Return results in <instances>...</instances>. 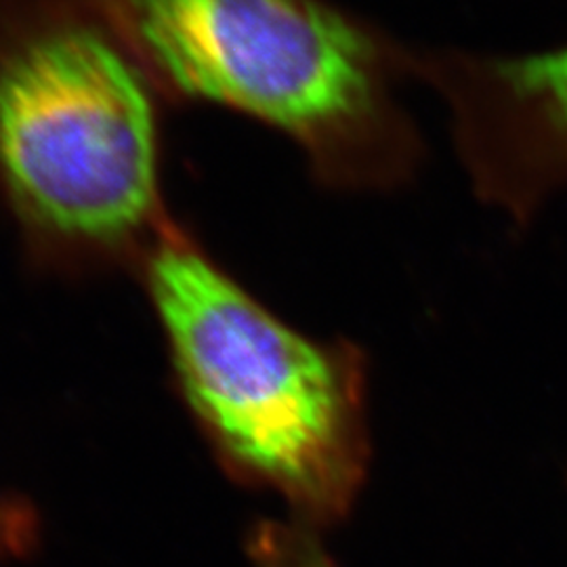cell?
<instances>
[{"instance_id": "obj_1", "label": "cell", "mask_w": 567, "mask_h": 567, "mask_svg": "<svg viewBox=\"0 0 567 567\" xmlns=\"http://www.w3.org/2000/svg\"><path fill=\"white\" fill-rule=\"evenodd\" d=\"M164 103L219 105L297 143L313 179L393 192L425 161L398 100L408 44L330 0H91Z\"/></svg>"}, {"instance_id": "obj_2", "label": "cell", "mask_w": 567, "mask_h": 567, "mask_svg": "<svg viewBox=\"0 0 567 567\" xmlns=\"http://www.w3.org/2000/svg\"><path fill=\"white\" fill-rule=\"evenodd\" d=\"M183 398L225 468L271 489L305 526H332L365 477L358 347L290 328L175 217L142 259Z\"/></svg>"}, {"instance_id": "obj_3", "label": "cell", "mask_w": 567, "mask_h": 567, "mask_svg": "<svg viewBox=\"0 0 567 567\" xmlns=\"http://www.w3.org/2000/svg\"><path fill=\"white\" fill-rule=\"evenodd\" d=\"M161 95L97 7H47L0 34V182L21 221L100 259L173 219Z\"/></svg>"}, {"instance_id": "obj_4", "label": "cell", "mask_w": 567, "mask_h": 567, "mask_svg": "<svg viewBox=\"0 0 567 567\" xmlns=\"http://www.w3.org/2000/svg\"><path fill=\"white\" fill-rule=\"evenodd\" d=\"M405 70L446 103L458 156L484 203L527 224L567 189V42L526 55L408 47Z\"/></svg>"}, {"instance_id": "obj_5", "label": "cell", "mask_w": 567, "mask_h": 567, "mask_svg": "<svg viewBox=\"0 0 567 567\" xmlns=\"http://www.w3.org/2000/svg\"><path fill=\"white\" fill-rule=\"evenodd\" d=\"M248 555L255 567H337L316 529L282 522H261L248 538Z\"/></svg>"}, {"instance_id": "obj_6", "label": "cell", "mask_w": 567, "mask_h": 567, "mask_svg": "<svg viewBox=\"0 0 567 567\" xmlns=\"http://www.w3.org/2000/svg\"><path fill=\"white\" fill-rule=\"evenodd\" d=\"M37 524L32 513L16 503H0V557L25 553L34 543Z\"/></svg>"}]
</instances>
